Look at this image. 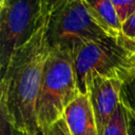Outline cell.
Returning a JSON list of instances; mask_svg holds the SVG:
<instances>
[{
  "label": "cell",
  "instance_id": "cell-1",
  "mask_svg": "<svg viewBox=\"0 0 135 135\" xmlns=\"http://www.w3.org/2000/svg\"><path fill=\"white\" fill-rule=\"evenodd\" d=\"M50 13L34 35L21 45L1 74L0 112L14 130L24 135H38L37 100L43 70L51 53L46 31Z\"/></svg>",
  "mask_w": 135,
  "mask_h": 135
},
{
  "label": "cell",
  "instance_id": "cell-2",
  "mask_svg": "<svg viewBox=\"0 0 135 135\" xmlns=\"http://www.w3.org/2000/svg\"><path fill=\"white\" fill-rule=\"evenodd\" d=\"M74 66L80 94H88L97 75L124 83L135 76V41L122 36L89 42L75 56Z\"/></svg>",
  "mask_w": 135,
  "mask_h": 135
},
{
  "label": "cell",
  "instance_id": "cell-3",
  "mask_svg": "<svg viewBox=\"0 0 135 135\" xmlns=\"http://www.w3.org/2000/svg\"><path fill=\"white\" fill-rule=\"evenodd\" d=\"M47 41L52 51L75 58L89 42L113 37L90 13L83 0H69L50 13Z\"/></svg>",
  "mask_w": 135,
  "mask_h": 135
},
{
  "label": "cell",
  "instance_id": "cell-4",
  "mask_svg": "<svg viewBox=\"0 0 135 135\" xmlns=\"http://www.w3.org/2000/svg\"><path fill=\"white\" fill-rule=\"evenodd\" d=\"M79 95L73 57L51 50L37 100L36 114L39 129L46 130L62 118L68 105Z\"/></svg>",
  "mask_w": 135,
  "mask_h": 135
},
{
  "label": "cell",
  "instance_id": "cell-5",
  "mask_svg": "<svg viewBox=\"0 0 135 135\" xmlns=\"http://www.w3.org/2000/svg\"><path fill=\"white\" fill-rule=\"evenodd\" d=\"M45 0H5L0 7V70L36 32L47 14Z\"/></svg>",
  "mask_w": 135,
  "mask_h": 135
},
{
  "label": "cell",
  "instance_id": "cell-6",
  "mask_svg": "<svg viewBox=\"0 0 135 135\" xmlns=\"http://www.w3.org/2000/svg\"><path fill=\"white\" fill-rule=\"evenodd\" d=\"M123 82L117 79L94 76L89 85V97L94 111L98 134L102 135L108 122L120 102Z\"/></svg>",
  "mask_w": 135,
  "mask_h": 135
},
{
  "label": "cell",
  "instance_id": "cell-7",
  "mask_svg": "<svg viewBox=\"0 0 135 135\" xmlns=\"http://www.w3.org/2000/svg\"><path fill=\"white\" fill-rule=\"evenodd\" d=\"M72 135H99L89 94H80L64 111Z\"/></svg>",
  "mask_w": 135,
  "mask_h": 135
},
{
  "label": "cell",
  "instance_id": "cell-8",
  "mask_svg": "<svg viewBox=\"0 0 135 135\" xmlns=\"http://www.w3.org/2000/svg\"><path fill=\"white\" fill-rule=\"evenodd\" d=\"M90 13L115 38L122 37V23L119 20L112 0H83Z\"/></svg>",
  "mask_w": 135,
  "mask_h": 135
},
{
  "label": "cell",
  "instance_id": "cell-9",
  "mask_svg": "<svg viewBox=\"0 0 135 135\" xmlns=\"http://www.w3.org/2000/svg\"><path fill=\"white\" fill-rule=\"evenodd\" d=\"M102 135H129V111L120 101Z\"/></svg>",
  "mask_w": 135,
  "mask_h": 135
},
{
  "label": "cell",
  "instance_id": "cell-10",
  "mask_svg": "<svg viewBox=\"0 0 135 135\" xmlns=\"http://www.w3.org/2000/svg\"><path fill=\"white\" fill-rule=\"evenodd\" d=\"M120 101L132 114L135 115V76L122 84Z\"/></svg>",
  "mask_w": 135,
  "mask_h": 135
},
{
  "label": "cell",
  "instance_id": "cell-11",
  "mask_svg": "<svg viewBox=\"0 0 135 135\" xmlns=\"http://www.w3.org/2000/svg\"><path fill=\"white\" fill-rule=\"evenodd\" d=\"M121 23L126 22L135 13V0H112Z\"/></svg>",
  "mask_w": 135,
  "mask_h": 135
},
{
  "label": "cell",
  "instance_id": "cell-12",
  "mask_svg": "<svg viewBox=\"0 0 135 135\" xmlns=\"http://www.w3.org/2000/svg\"><path fill=\"white\" fill-rule=\"evenodd\" d=\"M44 135H72L65 119L62 117L55 121L46 130H41Z\"/></svg>",
  "mask_w": 135,
  "mask_h": 135
},
{
  "label": "cell",
  "instance_id": "cell-13",
  "mask_svg": "<svg viewBox=\"0 0 135 135\" xmlns=\"http://www.w3.org/2000/svg\"><path fill=\"white\" fill-rule=\"evenodd\" d=\"M122 34L128 39L135 41V13L122 23Z\"/></svg>",
  "mask_w": 135,
  "mask_h": 135
},
{
  "label": "cell",
  "instance_id": "cell-14",
  "mask_svg": "<svg viewBox=\"0 0 135 135\" xmlns=\"http://www.w3.org/2000/svg\"><path fill=\"white\" fill-rule=\"evenodd\" d=\"M1 135H24V134L14 130L13 127L3 117H1Z\"/></svg>",
  "mask_w": 135,
  "mask_h": 135
},
{
  "label": "cell",
  "instance_id": "cell-15",
  "mask_svg": "<svg viewBox=\"0 0 135 135\" xmlns=\"http://www.w3.org/2000/svg\"><path fill=\"white\" fill-rule=\"evenodd\" d=\"M66 1H69V0H45L47 12L49 13H52L53 11H55L57 7H59L61 4H63Z\"/></svg>",
  "mask_w": 135,
  "mask_h": 135
},
{
  "label": "cell",
  "instance_id": "cell-16",
  "mask_svg": "<svg viewBox=\"0 0 135 135\" xmlns=\"http://www.w3.org/2000/svg\"><path fill=\"white\" fill-rule=\"evenodd\" d=\"M129 135H135V115L132 114L130 111H129Z\"/></svg>",
  "mask_w": 135,
  "mask_h": 135
},
{
  "label": "cell",
  "instance_id": "cell-17",
  "mask_svg": "<svg viewBox=\"0 0 135 135\" xmlns=\"http://www.w3.org/2000/svg\"><path fill=\"white\" fill-rule=\"evenodd\" d=\"M4 2H5V0H0V7H1V6L4 4Z\"/></svg>",
  "mask_w": 135,
  "mask_h": 135
},
{
  "label": "cell",
  "instance_id": "cell-18",
  "mask_svg": "<svg viewBox=\"0 0 135 135\" xmlns=\"http://www.w3.org/2000/svg\"><path fill=\"white\" fill-rule=\"evenodd\" d=\"M38 135H44V134H43V132H42V131H40V132L38 133Z\"/></svg>",
  "mask_w": 135,
  "mask_h": 135
}]
</instances>
